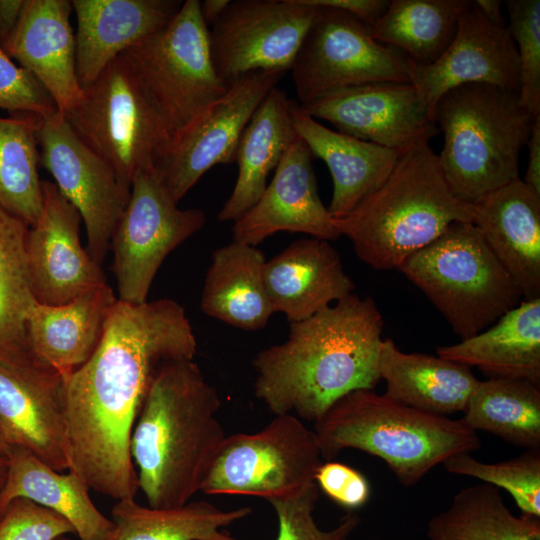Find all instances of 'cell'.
<instances>
[{
  "mask_svg": "<svg viewBox=\"0 0 540 540\" xmlns=\"http://www.w3.org/2000/svg\"><path fill=\"white\" fill-rule=\"evenodd\" d=\"M197 340L184 308L162 298L117 299L90 358L66 380L70 468L116 501L139 486L130 440L151 382L166 362L193 359Z\"/></svg>",
  "mask_w": 540,
  "mask_h": 540,
  "instance_id": "obj_1",
  "label": "cell"
},
{
  "mask_svg": "<svg viewBox=\"0 0 540 540\" xmlns=\"http://www.w3.org/2000/svg\"><path fill=\"white\" fill-rule=\"evenodd\" d=\"M384 321L375 301L355 292L302 321L253 359L255 396L274 415L316 421L342 396L374 389Z\"/></svg>",
  "mask_w": 540,
  "mask_h": 540,
  "instance_id": "obj_2",
  "label": "cell"
},
{
  "mask_svg": "<svg viewBox=\"0 0 540 540\" xmlns=\"http://www.w3.org/2000/svg\"><path fill=\"white\" fill-rule=\"evenodd\" d=\"M221 401L193 359L164 363L134 425L130 455L148 506H183L202 483L226 434Z\"/></svg>",
  "mask_w": 540,
  "mask_h": 540,
  "instance_id": "obj_3",
  "label": "cell"
},
{
  "mask_svg": "<svg viewBox=\"0 0 540 540\" xmlns=\"http://www.w3.org/2000/svg\"><path fill=\"white\" fill-rule=\"evenodd\" d=\"M475 205L450 190L429 141L403 150L389 176L348 214L334 218L340 236L374 270L397 269L454 222H473Z\"/></svg>",
  "mask_w": 540,
  "mask_h": 540,
  "instance_id": "obj_4",
  "label": "cell"
},
{
  "mask_svg": "<svg viewBox=\"0 0 540 540\" xmlns=\"http://www.w3.org/2000/svg\"><path fill=\"white\" fill-rule=\"evenodd\" d=\"M324 461L345 449L382 459L404 487L416 485L434 467L481 448L478 433L462 418L420 411L374 389L352 391L314 422Z\"/></svg>",
  "mask_w": 540,
  "mask_h": 540,
  "instance_id": "obj_5",
  "label": "cell"
},
{
  "mask_svg": "<svg viewBox=\"0 0 540 540\" xmlns=\"http://www.w3.org/2000/svg\"><path fill=\"white\" fill-rule=\"evenodd\" d=\"M536 118L517 91L487 83L464 84L441 96L434 107L444 135L438 160L452 193L474 205L519 179L520 153Z\"/></svg>",
  "mask_w": 540,
  "mask_h": 540,
  "instance_id": "obj_6",
  "label": "cell"
},
{
  "mask_svg": "<svg viewBox=\"0 0 540 540\" xmlns=\"http://www.w3.org/2000/svg\"><path fill=\"white\" fill-rule=\"evenodd\" d=\"M442 314L454 333L472 337L522 297L473 222H454L397 268Z\"/></svg>",
  "mask_w": 540,
  "mask_h": 540,
  "instance_id": "obj_7",
  "label": "cell"
},
{
  "mask_svg": "<svg viewBox=\"0 0 540 540\" xmlns=\"http://www.w3.org/2000/svg\"><path fill=\"white\" fill-rule=\"evenodd\" d=\"M76 135L131 186L142 169H157L173 140L152 100L121 54L83 88L63 114Z\"/></svg>",
  "mask_w": 540,
  "mask_h": 540,
  "instance_id": "obj_8",
  "label": "cell"
},
{
  "mask_svg": "<svg viewBox=\"0 0 540 540\" xmlns=\"http://www.w3.org/2000/svg\"><path fill=\"white\" fill-rule=\"evenodd\" d=\"M162 117L173 142L228 87L213 65L200 1H183L161 31L122 54ZM173 144V143H172Z\"/></svg>",
  "mask_w": 540,
  "mask_h": 540,
  "instance_id": "obj_9",
  "label": "cell"
},
{
  "mask_svg": "<svg viewBox=\"0 0 540 540\" xmlns=\"http://www.w3.org/2000/svg\"><path fill=\"white\" fill-rule=\"evenodd\" d=\"M322 461L314 431L293 414H279L257 432L226 436L200 491L285 499L315 483Z\"/></svg>",
  "mask_w": 540,
  "mask_h": 540,
  "instance_id": "obj_10",
  "label": "cell"
},
{
  "mask_svg": "<svg viewBox=\"0 0 540 540\" xmlns=\"http://www.w3.org/2000/svg\"><path fill=\"white\" fill-rule=\"evenodd\" d=\"M408 66L409 58L375 40L368 24L345 12L317 7L290 71L298 104L304 105L341 88L410 82Z\"/></svg>",
  "mask_w": 540,
  "mask_h": 540,
  "instance_id": "obj_11",
  "label": "cell"
},
{
  "mask_svg": "<svg viewBox=\"0 0 540 540\" xmlns=\"http://www.w3.org/2000/svg\"><path fill=\"white\" fill-rule=\"evenodd\" d=\"M206 220L201 209L178 207L156 169L139 170L110 245L118 300L146 302L165 258L200 231Z\"/></svg>",
  "mask_w": 540,
  "mask_h": 540,
  "instance_id": "obj_12",
  "label": "cell"
},
{
  "mask_svg": "<svg viewBox=\"0 0 540 540\" xmlns=\"http://www.w3.org/2000/svg\"><path fill=\"white\" fill-rule=\"evenodd\" d=\"M66 378L25 345H0V426L10 446L53 469L70 468Z\"/></svg>",
  "mask_w": 540,
  "mask_h": 540,
  "instance_id": "obj_13",
  "label": "cell"
},
{
  "mask_svg": "<svg viewBox=\"0 0 540 540\" xmlns=\"http://www.w3.org/2000/svg\"><path fill=\"white\" fill-rule=\"evenodd\" d=\"M317 7L302 0H235L211 25L210 50L229 87L257 71L291 69Z\"/></svg>",
  "mask_w": 540,
  "mask_h": 540,
  "instance_id": "obj_14",
  "label": "cell"
},
{
  "mask_svg": "<svg viewBox=\"0 0 540 540\" xmlns=\"http://www.w3.org/2000/svg\"><path fill=\"white\" fill-rule=\"evenodd\" d=\"M37 142L40 164L78 210L85 224L86 249L101 265L129 202L131 186L76 135L59 111L41 119Z\"/></svg>",
  "mask_w": 540,
  "mask_h": 540,
  "instance_id": "obj_15",
  "label": "cell"
},
{
  "mask_svg": "<svg viewBox=\"0 0 540 540\" xmlns=\"http://www.w3.org/2000/svg\"><path fill=\"white\" fill-rule=\"evenodd\" d=\"M284 74L257 71L239 78L176 138L156 170L177 203L210 168L235 162L246 125Z\"/></svg>",
  "mask_w": 540,
  "mask_h": 540,
  "instance_id": "obj_16",
  "label": "cell"
},
{
  "mask_svg": "<svg viewBox=\"0 0 540 540\" xmlns=\"http://www.w3.org/2000/svg\"><path fill=\"white\" fill-rule=\"evenodd\" d=\"M300 106L339 132L400 152L439 132L433 113L410 82L341 88Z\"/></svg>",
  "mask_w": 540,
  "mask_h": 540,
  "instance_id": "obj_17",
  "label": "cell"
},
{
  "mask_svg": "<svg viewBox=\"0 0 540 540\" xmlns=\"http://www.w3.org/2000/svg\"><path fill=\"white\" fill-rule=\"evenodd\" d=\"M42 192L41 212L26 236L27 270L35 300L60 305L107 281L81 244L78 210L54 182L43 180Z\"/></svg>",
  "mask_w": 540,
  "mask_h": 540,
  "instance_id": "obj_18",
  "label": "cell"
},
{
  "mask_svg": "<svg viewBox=\"0 0 540 540\" xmlns=\"http://www.w3.org/2000/svg\"><path fill=\"white\" fill-rule=\"evenodd\" d=\"M408 74L433 116L440 97L455 87L487 83L518 92L520 85L517 50L507 26L489 22L473 1L442 56L430 65L409 59Z\"/></svg>",
  "mask_w": 540,
  "mask_h": 540,
  "instance_id": "obj_19",
  "label": "cell"
},
{
  "mask_svg": "<svg viewBox=\"0 0 540 540\" xmlns=\"http://www.w3.org/2000/svg\"><path fill=\"white\" fill-rule=\"evenodd\" d=\"M311 151L298 136L290 144L257 202L233 222L232 241L257 246L281 232L323 240L340 237L318 194Z\"/></svg>",
  "mask_w": 540,
  "mask_h": 540,
  "instance_id": "obj_20",
  "label": "cell"
},
{
  "mask_svg": "<svg viewBox=\"0 0 540 540\" xmlns=\"http://www.w3.org/2000/svg\"><path fill=\"white\" fill-rule=\"evenodd\" d=\"M72 11L68 0H25L19 22L3 46L44 87L62 114L83 93L76 71Z\"/></svg>",
  "mask_w": 540,
  "mask_h": 540,
  "instance_id": "obj_21",
  "label": "cell"
},
{
  "mask_svg": "<svg viewBox=\"0 0 540 540\" xmlns=\"http://www.w3.org/2000/svg\"><path fill=\"white\" fill-rule=\"evenodd\" d=\"M76 71L82 89L114 59L163 30L181 0H73Z\"/></svg>",
  "mask_w": 540,
  "mask_h": 540,
  "instance_id": "obj_22",
  "label": "cell"
},
{
  "mask_svg": "<svg viewBox=\"0 0 540 540\" xmlns=\"http://www.w3.org/2000/svg\"><path fill=\"white\" fill-rule=\"evenodd\" d=\"M264 280L274 312L302 321L346 298L355 285L327 240L298 239L265 262Z\"/></svg>",
  "mask_w": 540,
  "mask_h": 540,
  "instance_id": "obj_23",
  "label": "cell"
},
{
  "mask_svg": "<svg viewBox=\"0 0 540 540\" xmlns=\"http://www.w3.org/2000/svg\"><path fill=\"white\" fill-rule=\"evenodd\" d=\"M474 205L473 223L522 299L540 298V195L519 178Z\"/></svg>",
  "mask_w": 540,
  "mask_h": 540,
  "instance_id": "obj_24",
  "label": "cell"
},
{
  "mask_svg": "<svg viewBox=\"0 0 540 540\" xmlns=\"http://www.w3.org/2000/svg\"><path fill=\"white\" fill-rule=\"evenodd\" d=\"M295 133L312 155L327 165L333 193L328 211L333 218L348 214L363 198L376 190L393 170L401 152L332 130L293 103Z\"/></svg>",
  "mask_w": 540,
  "mask_h": 540,
  "instance_id": "obj_25",
  "label": "cell"
},
{
  "mask_svg": "<svg viewBox=\"0 0 540 540\" xmlns=\"http://www.w3.org/2000/svg\"><path fill=\"white\" fill-rule=\"evenodd\" d=\"M116 301L108 284L60 305L36 301L25 321L28 347L67 380L95 351Z\"/></svg>",
  "mask_w": 540,
  "mask_h": 540,
  "instance_id": "obj_26",
  "label": "cell"
},
{
  "mask_svg": "<svg viewBox=\"0 0 540 540\" xmlns=\"http://www.w3.org/2000/svg\"><path fill=\"white\" fill-rule=\"evenodd\" d=\"M437 355L476 367L489 378L540 386V298L522 300L480 333L438 347Z\"/></svg>",
  "mask_w": 540,
  "mask_h": 540,
  "instance_id": "obj_27",
  "label": "cell"
},
{
  "mask_svg": "<svg viewBox=\"0 0 540 540\" xmlns=\"http://www.w3.org/2000/svg\"><path fill=\"white\" fill-rule=\"evenodd\" d=\"M0 516L15 498L29 499L66 519L79 540H110L115 524L95 506L90 487L76 472L53 469L28 450L11 446Z\"/></svg>",
  "mask_w": 540,
  "mask_h": 540,
  "instance_id": "obj_28",
  "label": "cell"
},
{
  "mask_svg": "<svg viewBox=\"0 0 540 540\" xmlns=\"http://www.w3.org/2000/svg\"><path fill=\"white\" fill-rule=\"evenodd\" d=\"M380 378L391 399L441 416L463 412L479 380L463 364L424 353H405L384 339Z\"/></svg>",
  "mask_w": 540,
  "mask_h": 540,
  "instance_id": "obj_29",
  "label": "cell"
},
{
  "mask_svg": "<svg viewBox=\"0 0 540 540\" xmlns=\"http://www.w3.org/2000/svg\"><path fill=\"white\" fill-rule=\"evenodd\" d=\"M265 256L256 246L232 241L212 253L201 310L238 329L255 331L275 313L264 280Z\"/></svg>",
  "mask_w": 540,
  "mask_h": 540,
  "instance_id": "obj_30",
  "label": "cell"
},
{
  "mask_svg": "<svg viewBox=\"0 0 540 540\" xmlns=\"http://www.w3.org/2000/svg\"><path fill=\"white\" fill-rule=\"evenodd\" d=\"M294 101L277 86L270 90L246 125L236 151L238 175L218 213L221 222H234L260 198L269 173L278 166L297 137L292 122Z\"/></svg>",
  "mask_w": 540,
  "mask_h": 540,
  "instance_id": "obj_31",
  "label": "cell"
},
{
  "mask_svg": "<svg viewBox=\"0 0 540 540\" xmlns=\"http://www.w3.org/2000/svg\"><path fill=\"white\" fill-rule=\"evenodd\" d=\"M252 512L250 507L223 510L200 500L172 508L140 505L135 498L116 501L110 540H224L223 531Z\"/></svg>",
  "mask_w": 540,
  "mask_h": 540,
  "instance_id": "obj_32",
  "label": "cell"
},
{
  "mask_svg": "<svg viewBox=\"0 0 540 540\" xmlns=\"http://www.w3.org/2000/svg\"><path fill=\"white\" fill-rule=\"evenodd\" d=\"M469 0H392L371 27L375 40L430 65L446 51Z\"/></svg>",
  "mask_w": 540,
  "mask_h": 540,
  "instance_id": "obj_33",
  "label": "cell"
},
{
  "mask_svg": "<svg viewBox=\"0 0 540 540\" xmlns=\"http://www.w3.org/2000/svg\"><path fill=\"white\" fill-rule=\"evenodd\" d=\"M429 540H540V518L514 515L499 488L487 483L461 489L427 524Z\"/></svg>",
  "mask_w": 540,
  "mask_h": 540,
  "instance_id": "obj_34",
  "label": "cell"
},
{
  "mask_svg": "<svg viewBox=\"0 0 540 540\" xmlns=\"http://www.w3.org/2000/svg\"><path fill=\"white\" fill-rule=\"evenodd\" d=\"M462 419L526 450L540 449V386L521 379L479 381Z\"/></svg>",
  "mask_w": 540,
  "mask_h": 540,
  "instance_id": "obj_35",
  "label": "cell"
},
{
  "mask_svg": "<svg viewBox=\"0 0 540 540\" xmlns=\"http://www.w3.org/2000/svg\"><path fill=\"white\" fill-rule=\"evenodd\" d=\"M42 118L30 113L0 117V204L28 226L43 204L37 142Z\"/></svg>",
  "mask_w": 540,
  "mask_h": 540,
  "instance_id": "obj_36",
  "label": "cell"
},
{
  "mask_svg": "<svg viewBox=\"0 0 540 540\" xmlns=\"http://www.w3.org/2000/svg\"><path fill=\"white\" fill-rule=\"evenodd\" d=\"M28 225L0 204V345H25V321L36 300L26 261Z\"/></svg>",
  "mask_w": 540,
  "mask_h": 540,
  "instance_id": "obj_37",
  "label": "cell"
},
{
  "mask_svg": "<svg viewBox=\"0 0 540 540\" xmlns=\"http://www.w3.org/2000/svg\"><path fill=\"white\" fill-rule=\"evenodd\" d=\"M443 465L451 474L476 478L506 490L522 514L540 518V449L525 450L498 463L481 462L471 453H460Z\"/></svg>",
  "mask_w": 540,
  "mask_h": 540,
  "instance_id": "obj_38",
  "label": "cell"
},
{
  "mask_svg": "<svg viewBox=\"0 0 540 540\" xmlns=\"http://www.w3.org/2000/svg\"><path fill=\"white\" fill-rule=\"evenodd\" d=\"M507 28L515 43L519 70V100L534 117L540 116V1H506Z\"/></svg>",
  "mask_w": 540,
  "mask_h": 540,
  "instance_id": "obj_39",
  "label": "cell"
},
{
  "mask_svg": "<svg viewBox=\"0 0 540 540\" xmlns=\"http://www.w3.org/2000/svg\"><path fill=\"white\" fill-rule=\"evenodd\" d=\"M319 488L314 483L303 492L285 499L269 502L278 519L276 540H348L361 519L354 511H347L330 530H322L314 519Z\"/></svg>",
  "mask_w": 540,
  "mask_h": 540,
  "instance_id": "obj_40",
  "label": "cell"
},
{
  "mask_svg": "<svg viewBox=\"0 0 540 540\" xmlns=\"http://www.w3.org/2000/svg\"><path fill=\"white\" fill-rule=\"evenodd\" d=\"M75 534L59 514L26 498L11 500L0 516V540H55Z\"/></svg>",
  "mask_w": 540,
  "mask_h": 540,
  "instance_id": "obj_41",
  "label": "cell"
},
{
  "mask_svg": "<svg viewBox=\"0 0 540 540\" xmlns=\"http://www.w3.org/2000/svg\"><path fill=\"white\" fill-rule=\"evenodd\" d=\"M0 108L11 114L41 117L58 111L44 87L24 68L16 65L0 45Z\"/></svg>",
  "mask_w": 540,
  "mask_h": 540,
  "instance_id": "obj_42",
  "label": "cell"
},
{
  "mask_svg": "<svg viewBox=\"0 0 540 540\" xmlns=\"http://www.w3.org/2000/svg\"><path fill=\"white\" fill-rule=\"evenodd\" d=\"M315 483L325 495L347 511L364 506L371 495L369 481L360 471L333 460L320 464L315 473Z\"/></svg>",
  "mask_w": 540,
  "mask_h": 540,
  "instance_id": "obj_43",
  "label": "cell"
},
{
  "mask_svg": "<svg viewBox=\"0 0 540 540\" xmlns=\"http://www.w3.org/2000/svg\"><path fill=\"white\" fill-rule=\"evenodd\" d=\"M302 2L348 13L372 26L383 16L390 0H302Z\"/></svg>",
  "mask_w": 540,
  "mask_h": 540,
  "instance_id": "obj_44",
  "label": "cell"
},
{
  "mask_svg": "<svg viewBox=\"0 0 540 540\" xmlns=\"http://www.w3.org/2000/svg\"><path fill=\"white\" fill-rule=\"evenodd\" d=\"M526 146L528 147V162L522 181L540 195V116L533 123Z\"/></svg>",
  "mask_w": 540,
  "mask_h": 540,
  "instance_id": "obj_45",
  "label": "cell"
},
{
  "mask_svg": "<svg viewBox=\"0 0 540 540\" xmlns=\"http://www.w3.org/2000/svg\"><path fill=\"white\" fill-rule=\"evenodd\" d=\"M25 0H0V45L3 46L13 34Z\"/></svg>",
  "mask_w": 540,
  "mask_h": 540,
  "instance_id": "obj_46",
  "label": "cell"
},
{
  "mask_svg": "<svg viewBox=\"0 0 540 540\" xmlns=\"http://www.w3.org/2000/svg\"><path fill=\"white\" fill-rule=\"evenodd\" d=\"M480 13L491 23L498 26H507L502 16V1L499 0H475L473 1Z\"/></svg>",
  "mask_w": 540,
  "mask_h": 540,
  "instance_id": "obj_47",
  "label": "cell"
},
{
  "mask_svg": "<svg viewBox=\"0 0 540 540\" xmlns=\"http://www.w3.org/2000/svg\"><path fill=\"white\" fill-rule=\"evenodd\" d=\"M230 0L200 1V12L207 26L214 24L229 5Z\"/></svg>",
  "mask_w": 540,
  "mask_h": 540,
  "instance_id": "obj_48",
  "label": "cell"
},
{
  "mask_svg": "<svg viewBox=\"0 0 540 540\" xmlns=\"http://www.w3.org/2000/svg\"><path fill=\"white\" fill-rule=\"evenodd\" d=\"M9 470V459L7 455L0 454V499L4 491Z\"/></svg>",
  "mask_w": 540,
  "mask_h": 540,
  "instance_id": "obj_49",
  "label": "cell"
},
{
  "mask_svg": "<svg viewBox=\"0 0 540 540\" xmlns=\"http://www.w3.org/2000/svg\"><path fill=\"white\" fill-rule=\"evenodd\" d=\"M10 445L5 437V434L0 426V454L7 455L10 450Z\"/></svg>",
  "mask_w": 540,
  "mask_h": 540,
  "instance_id": "obj_50",
  "label": "cell"
},
{
  "mask_svg": "<svg viewBox=\"0 0 540 540\" xmlns=\"http://www.w3.org/2000/svg\"><path fill=\"white\" fill-rule=\"evenodd\" d=\"M55 540H79V539H73L71 537H69V535H65V536H61Z\"/></svg>",
  "mask_w": 540,
  "mask_h": 540,
  "instance_id": "obj_51",
  "label": "cell"
},
{
  "mask_svg": "<svg viewBox=\"0 0 540 540\" xmlns=\"http://www.w3.org/2000/svg\"><path fill=\"white\" fill-rule=\"evenodd\" d=\"M224 540H235L232 536Z\"/></svg>",
  "mask_w": 540,
  "mask_h": 540,
  "instance_id": "obj_52",
  "label": "cell"
}]
</instances>
